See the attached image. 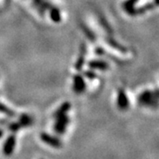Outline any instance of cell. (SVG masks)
Returning <instances> with one entry per match:
<instances>
[{
  "instance_id": "obj_1",
  "label": "cell",
  "mask_w": 159,
  "mask_h": 159,
  "mask_svg": "<svg viewBox=\"0 0 159 159\" xmlns=\"http://www.w3.org/2000/svg\"><path fill=\"white\" fill-rule=\"evenodd\" d=\"M138 102L146 108L157 109L159 107V89L143 90L138 97Z\"/></svg>"
},
{
  "instance_id": "obj_2",
  "label": "cell",
  "mask_w": 159,
  "mask_h": 159,
  "mask_svg": "<svg viewBox=\"0 0 159 159\" xmlns=\"http://www.w3.org/2000/svg\"><path fill=\"white\" fill-rule=\"evenodd\" d=\"M55 119H56V122H55V125H54V130L57 134H62L66 132V127L68 125L70 119H69L66 114L59 116Z\"/></svg>"
},
{
  "instance_id": "obj_3",
  "label": "cell",
  "mask_w": 159,
  "mask_h": 159,
  "mask_svg": "<svg viewBox=\"0 0 159 159\" xmlns=\"http://www.w3.org/2000/svg\"><path fill=\"white\" fill-rule=\"evenodd\" d=\"M117 105L119 110L125 111L129 107V99L123 89H119L118 91V97H117Z\"/></svg>"
},
{
  "instance_id": "obj_4",
  "label": "cell",
  "mask_w": 159,
  "mask_h": 159,
  "mask_svg": "<svg viewBox=\"0 0 159 159\" xmlns=\"http://www.w3.org/2000/svg\"><path fill=\"white\" fill-rule=\"evenodd\" d=\"M139 0H125L123 3L122 7L124 11L130 16H137L140 14L139 8L135 7V5Z\"/></svg>"
},
{
  "instance_id": "obj_5",
  "label": "cell",
  "mask_w": 159,
  "mask_h": 159,
  "mask_svg": "<svg viewBox=\"0 0 159 159\" xmlns=\"http://www.w3.org/2000/svg\"><path fill=\"white\" fill-rule=\"evenodd\" d=\"M32 5L42 16H44L45 10H50L53 6L51 3H49L46 0H32Z\"/></svg>"
},
{
  "instance_id": "obj_6",
  "label": "cell",
  "mask_w": 159,
  "mask_h": 159,
  "mask_svg": "<svg viewBox=\"0 0 159 159\" xmlns=\"http://www.w3.org/2000/svg\"><path fill=\"white\" fill-rule=\"evenodd\" d=\"M73 89L76 94H81L86 90V82L81 75L76 74L74 77Z\"/></svg>"
},
{
  "instance_id": "obj_7",
  "label": "cell",
  "mask_w": 159,
  "mask_h": 159,
  "mask_svg": "<svg viewBox=\"0 0 159 159\" xmlns=\"http://www.w3.org/2000/svg\"><path fill=\"white\" fill-rule=\"evenodd\" d=\"M86 52H87V48H86L85 43H81L80 47L79 57L77 58V61L75 64V69L77 71H81V69L83 67V65L85 63Z\"/></svg>"
},
{
  "instance_id": "obj_8",
  "label": "cell",
  "mask_w": 159,
  "mask_h": 159,
  "mask_svg": "<svg viewBox=\"0 0 159 159\" xmlns=\"http://www.w3.org/2000/svg\"><path fill=\"white\" fill-rule=\"evenodd\" d=\"M89 67L90 69H96V70H101V71H106L108 70L110 66L106 61L103 60H91L90 62H89Z\"/></svg>"
},
{
  "instance_id": "obj_9",
  "label": "cell",
  "mask_w": 159,
  "mask_h": 159,
  "mask_svg": "<svg viewBox=\"0 0 159 159\" xmlns=\"http://www.w3.org/2000/svg\"><path fill=\"white\" fill-rule=\"evenodd\" d=\"M41 138H42V140H43V142H46V143H48V144H50L51 146H53V147L58 148V147H60V145H61V142H60L57 138L51 136L50 134H43L41 135Z\"/></svg>"
},
{
  "instance_id": "obj_10",
  "label": "cell",
  "mask_w": 159,
  "mask_h": 159,
  "mask_svg": "<svg viewBox=\"0 0 159 159\" xmlns=\"http://www.w3.org/2000/svg\"><path fill=\"white\" fill-rule=\"evenodd\" d=\"M15 147V137L10 136L6 142H5V146H4V152L6 155H10L12 153L13 148Z\"/></svg>"
},
{
  "instance_id": "obj_11",
  "label": "cell",
  "mask_w": 159,
  "mask_h": 159,
  "mask_svg": "<svg viewBox=\"0 0 159 159\" xmlns=\"http://www.w3.org/2000/svg\"><path fill=\"white\" fill-rule=\"evenodd\" d=\"M70 108H71V104H70L68 102H64V103H62V104L60 105V107L55 111V113L53 114L54 119H56V118L59 117V116H62V115L66 114Z\"/></svg>"
},
{
  "instance_id": "obj_12",
  "label": "cell",
  "mask_w": 159,
  "mask_h": 159,
  "mask_svg": "<svg viewBox=\"0 0 159 159\" xmlns=\"http://www.w3.org/2000/svg\"><path fill=\"white\" fill-rule=\"evenodd\" d=\"M50 16L52 21L54 22H60L61 20V14H60V11L59 9L56 7V6H52L50 9Z\"/></svg>"
},
{
  "instance_id": "obj_13",
  "label": "cell",
  "mask_w": 159,
  "mask_h": 159,
  "mask_svg": "<svg viewBox=\"0 0 159 159\" xmlns=\"http://www.w3.org/2000/svg\"><path fill=\"white\" fill-rule=\"evenodd\" d=\"M32 123H33V119L27 114H23L22 116H20V120H19V124L21 127L30 125Z\"/></svg>"
},
{
  "instance_id": "obj_14",
  "label": "cell",
  "mask_w": 159,
  "mask_h": 159,
  "mask_svg": "<svg viewBox=\"0 0 159 159\" xmlns=\"http://www.w3.org/2000/svg\"><path fill=\"white\" fill-rule=\"evenodd\" d=\"M80 28L82 29V31H83V33L85 34V35L89 38V39L90 40L91 42H96V39H97V37H96V34H94L92 31H91L90 29H89L86 25L84 24H81L80 25Z\"/></svg>"
},
{
  "instance_id": "obj_15",
  "label": "cell",
  "mask_w": 159,
  "mask_h": 159,
  "mask_svg": "<svg viewBox=\"0 0 159 159\" xmlns=\"http://www.w3.org/2000/svg\"><path fill=\"white\" fill-rule=\"evenodd\" d=\"M105 41L107 42V43H108V44H110V45L111 46L112 48H114V49H116V50H118V51H122V52H125V51H126V50H125L123 46L119 44V43H118L115 40L112 39V38H111V37H109L108 36V37H106V38H105Z\"/></svg>"
},
{
  "instance_id": "obj_16",
  "label": "cell",
  "mask_w": 159,
  "mask_h": 159,
  "mask_svg": "<svg viewBox=\"0 0 159 159\" xmlns=\"http://www.w3.org/2000/svg\"><path fill=\"white\" fill-rule=\"evenodd\" d=\"M84 75L85 77H87L88 79L94 80L95 78H97V74L95 72H93L92 70H87L84 72Z\"/></svg>"
},
{
  "instance_id": "obj_17",
  "label": "cell",
  "mask_w": 159,
  "mask_h": 159,
  "mask_svg": "<svg viewBox=\"0 0 159 159\" xmlns=\"http://www.w3.org/2000/svg\"><path fill=\"white\" fill-rule=\"evenodd\" d=\"M152 3L155 6H159V0H153Z\"/></svg>"
}]
</instances>
